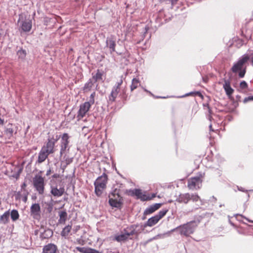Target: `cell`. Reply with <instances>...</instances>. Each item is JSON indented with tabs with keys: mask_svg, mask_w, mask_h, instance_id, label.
I'll return each mask as SVG.
<instances>
[{
	"mask_svg": "<svg viewBox=\"0 0 253 253\" xmlns=\"http://www.w3.org/2000/svg\"><path fill=\"white\" fill-rule=\"evenodd\" d=\"M251 100H253V96H250V97L246 98V99L244 100V102H247V101Z\"/></svg>",
	"mask_w": 253,
	"mask_h": 253,
	"instance_id": "cell-29",
	"label": "cell"
},
{
	"mask_svg": "<svg viewBox=\"0 0 253 253\" xmlns=\"http://www.w3.org/2000/svg\"><path fill=\"white\" fill-rule=\"evenodd\" d=\"M90 106H91V104H90V102H86L83 103L80 106L78 117L79 118L83 117L84 116L87 114V112L89 111Z\"/></svg>",
	"mask_w": 253,
	"mask_h": 253,
	"instance_id": "cell-8",
	"label": "cell"
},
{
	"mask_svg": "<svg viewBox=\"0 0 253 253\" xmlns=\"http://www.w3.org/2000/svg\"><path fill=\"white\" fill-rule=\"evenodd\" d=\"M71 228L72 227L71 226H66L64 228L62 231V233H61L62 236H63V237L67 236V235H68L69 233H70L71 230Z\"/></svg>",
	"mask_w": 253,
	"mask_h": 253,
	"instance_id": "cell-24",
	"label": "cell"
},
{
	"mask_svg": "<svg viewBox=\"0 0 253 253\" xmlns=\"http://www.w3.org/2000/svg\"><path fill=\"white\" fill-rule=\"evenodd\" d=\"M107 46L110 49H114L115 47V42L113 40L108 39L107 40Z\"/></svg>",
	"mask_w": 253,
	"mask_h": 253,
	"instance_id": "cell-26",
	"label": "cell"
},
{
	"mask_svg": "<svg viewBox=\"0 0 253 253\" xmlns=\"http://www.w3.org/2000/svg\"><path fill=\"white\" fill-rule=\"evenodd\" d=\"M194 222H191L188 223L186 225H185L183 229L181 230V233L183 235H188L190 233L193 232V230L194 229L195 224H194Z\"/></svg>",
	"mask_w": 253,
	"mask_h": 253,
	"instance_id": "cell-10",
	"label": "cell"
},
{
	"mask_svg": "<svg viewBox=\"0 0 253 253\" xmlns=\"http://www.w3.org/2000/svg\"><path fill=\"white\" fill-rule=\"evenodd\" d=\"M11 218L13 221L17 220L19 218V215L17 210H13L11 212Z\"/></svg>",
	"mask_w": 253,
	"mask_h": 253,
	"instance_id": "cell-25",
	"label": "cell"
},
{
	"mask_svg": "<svg viewBox=\"0 0 253 253\" xmlns=\"http://www.w3.org/2000/svg\"><path fill=\"white\" fill-rule=\"evenodd\" d=\"M109 203L114 208H120L123 206V198L118 193L114 192L109 196Z\"/></svg>",
	"mask_w": 253,
	"mask_h": 253,
	"instance_id": "cell-4",
	"label": "cell"
},
{
	"mask_svg": "<svg viewBox=\"0 0 253 253\" xmlns=\"http://www.w3.org/2000/svg\"><path fill=\"white\" fill-rule=\"evenodd\" d=\"M129 193L130 195L136 197L143 201L150 200L155 198L156 195L155 194L149 193L143 191L140 189H134L129 191Z\"/></svg>",
	"mask_w": 253,
	"mask_h": 253,
	"instance_id": "cell-3",
	"label": "cell"
},
{
	"mask_svg": "<svg viewBox=\"0 0 253 253\" xmlns=\"http://www.w3.org/2000/svg\"><path fill=\"white\" fill-rule=\"evenodd\" d=\"M131 235H132V233H125V234H123L117 236L116 239L118 242H122V241H124L126 240L127 239H128L129 237H131Z\"/></svg>",
	"mask_w": 253,
	"mask_h": 253,
	"instance_id": "cell-19",
	"label": "cell"
},
{
	"mask_svg": "<svg viewBox=\"0 0 253 253\" xmlns=\"http://www.w3.org/2000/svg\"><path fill=\"white\" fill-rule=\"evenodd\" d=\"M64 189L63 188H61L60 189L56 188H53L51 191L52 194L56 197L62 196L64 193Z\"/></svg>",
	"mask_w": 253,
	"mask_h": 253,
	"instance_id": "cell-17",
	"label": "cell"
},
{
	"mask_svg": "<svg viewBox=\"0 0 253 253\" xmlns=\"http://www.w3.org/2000/svg\"><path fill=\"white\" fill-rule=\"evenodd\" d=\"M168 212V210H163L160 212L157 215L155 216L154 217L150 218L147 222L145 226H155L158 222H159L161 219H162L166 214Z\"/></svg>",
	"mask_w": 253,
	"mask_h": 253,
	"instance_id": "cell-6",
	"label": "cell"
},
{
	"mask_svg": "<svg viewBox=\"0 0 253 253\" xmlns=\"http://www.w3.org/2000/svg\"><path fill=\"white\" fill-rule=\"evenodd\" d=\"M252 63H253V60H252Z\"/></svg>",
	"mask_w": 253,
	"mask_h": 253,
	"instance_id": "cell-30",
	"label": "cell"
},
{
	"mask_svg": "<svg viewBox=\"0 0 253 253\" xmlns=\"http://www.w3.org/2000/svg\"><path fill=\"white\" fill-rule=\"evenodd\" d=\"M57 246L54 244H49L43 248V253H55L57 251Z\"/></svg>",
	"mask_w": 253,
	"mask_h": 253,
	"instance_id": "cell-13",
	"label": "cell"
},
{
	"mask_svg": "<svg viewBox=\"0 0 253 253\" xmlns=\"http://www.w3.org/2000/svg\"><path fill=\"white\" fill-rule=\"evenodd\" d=\"M34 187L40 194H43L44 191V179L42 176L37 175L33 179Z\"/></svg>",
	"mask_w": 253,
	"mask_h": 253,
	"instance_id": "cell-5",
	"label": "cell"
},
{
	"mask_svg": "<svg viewBox=\"0 0 253 253\" xmlns=\"http://www.w3.org/2000/svg\"><path fill=\"white\" fill-rule=\"evenodd\" d=\"M121 82H120V83H118L115 86V87L113 88V89L112 90L111 94V100H112L113 101V100H115V98H116V97H117V96L118 94V93H119V92L120 88V87H121Z\"/></svg>",
	"mask_w": 253,
	"mask_h": 253,
	"instance_id": "cell-15",
	"label": "cell"
},
{
	"mask_svg": "<svg viewBox=\"0 0 253 253\" xmlns=\"http://www.w3.org/2000/svg\"><path fill=\"white\" fill-rule=\"evenodd\" d=\"M32 26L31 20H26L22 23L21 28L24 32H28L31 30Z\"/></svg>",
	"mask_w": 253,
	"mask_h": 253,
	"instance_id": "cell-16",
	"label": "cell"
},
{
	"mask_svg": "<svg viewBox=\"0 0 253 253\" xmlns=\"http://www.w3.org/2000/svg\"><path fill=\"white\" fill-rule=\"evenodd\" d=\"M68 136L66 134H64L62 139V148H61V151H60V154L62 155L63 153L64 152L66 149L67 148L68 143Z\"/></svg>",
	"mask_w": 253,
	"mask_h": 253,
	"instance_id": "cell-14",
	"label": "cell"
},
{
	"mask_svg": "<svg viewBox=\"0 0 253 253\" xmlns=\"http://www.w3.org/2000/svg\"><path fill=\"white\" fill-rule=\"evenodd\" d=\"M41 209L39 204H35L33 205L31 207V212L32 215H37L40 213Z\"/></svg>",
	"mask_w": 253,
	"mask_h": 253,
	"instance_id": "cell-18",
	"label": "cell"
},
{
	"mask_svg": "<svg viewBox=\"0 0 253 253\" xmlns=\"http://www.w3.org/2000/svg\"><path fill=\"white\" fill-rule=\"evenodd\" d=\"M240 87L242 89H245L247 88V84L245 82H242L240 83Z\"/></svg>",
	"mask_w": 253,
	"mask_h": 253,
	"instance_id": "cell-27",
	"label": "cell"
},
{
	"mask_svg": "<svg viewBox=\"0 0 253 253\" xmlns=\"http://www.w3.org/2000/svg\"><path fill=\"white\" fill-rule=\"evenodd\" d=\"M202 181V177L200 176H197L192 177L188 181V188L191 189H196L199 188Z\"/></svg>",
	"mask_w": 253,
	"mask_h": 253,
	"instance_id": "cell-7",
	"label": "cell"
},
{
	"mask_svg": "<svg viewBox=\"0 0 253 253\" xmlns=\"http://www.w3.org/2000/svg\"><path fill=\"white\" fill-rule=\"evenodd\" d=\"M248 60H249V57L248 56H246L237 62V63L233 66L232 68V70L233 72H237V71H238L239 70L241 69L243 65L245 63L247 62Z\"/></svg>",
	"mask_w": 253,
	"mask_h": 253,
	"instance_id": "cell-9",
	"label": "cell"
},
{
	"mask_svg": "<svg viewBox=\"0 0 253 253\" xmlns=\"http://www.w3.org/2000/svg\"><path fill=\"white\" fill-rule=\"evenodd\" d=\"M245 73H246V70H243L242 71H241L240 73H239V76L241 78H243V77H244V76H245Z\"/></svg>",
	"mask_w": 253,
	"mask_h": 253,
	"instance_id": "cell-28",
	"label": "cell"
},
{
	"mask_svg": "<svg viewBox=\"0 0 253 253\" xmlns=\"http://www.w3.org/2000/svg\"><path fill=\"white\" fill-rule=\"evenodd\" d=\"M54 145H55V141L54 140L50 139L48 141L46 145L45 146H44L41 150L38 157L39 163H42L44 161H45L48 157L49 155L53 152V150L54 149Z\"/></svg>",
	"mask_w": 253,
	"mask_h": 253,
	"instance_id": "cell-1",
	"label": "cell"
},
{
	"mask_svg": "<svg viewBox=\"0 0 253 253\" xmlns=\"http://www.w3.org/2000/svg\"><path fill=\"white\" fill-rule=\"evenodd\" d=\"M162 205L163 204H161V203H158V204H154L151 205L146 209L144 213V216H147L151 214L154 212H155L156 210L159 209Z\"/></svg>",
	"mask_w": 253,
	"mask_h": 253,
	"instance_id": "cell-11",
	"label": "cell"
},
{
	"mask_svg": "<svg viewBox=\"0 0 253 253\" xmlns=\"http://www.w3.org/2000/svg\"><path fill=\"white\" fill-rule=\"evenodd\" d=\"M79 251L82 253H91V252H98V251H96V250L91 249L89 248H80V247H77V248Z\"/></svg>",
	"mask_w": 253,
	"mask_h": 253,
	"instance_id": "cell-23",
	"label": "cell"
},
{
	"mask_svg": "<svg viewBox=\"0 0 253 253\" xmlns=\"http://www.w3.org/2000/svg\"><path fill=\"white\" fill-rule=\"evenodd\" d=\"M67 214L65 212H62L60 215V219L59 224H64L67 220Z\"/></svg>",
	"mask_w": 253,
	"mask_h": 253,
	"instance_id": "cell-22",
	"label": "cell"
},
{
	"mask_svg": "<svg viewBox=\"0 0 253 253\" xmlns=\"http://www.w3.org/2000/svg\"><path fill=\"white\" fill-rule=\"evenodd\" d=\"M107 180V176L106 174H104L98 177L95 181V192L98 197L100 196L106 189Z\"/></svg>",
	"mask_w": 253,
	"mask_h": 253,
	"instance_id": "cell-2",
	"label": "cell"
},
{
	"mask_svg": "<svg viewBox=\"0 0 253 253\" xmlns=\"http://www.w3.org/2000/svg\"><path fill=\"white\" fill-rule=\"evenodd\" d=\"M224 87L225 91L226 92V94H228V95L230 96V95H231L233 93L234 90H233V89H232V87H231L230 85V83L228 82H226L225 83Z\"/></svg>",
	"mask_w": 253,
	"mask_h": 253,
	"instance_id": "cell-20",
	"label": "cell"
},
{
	"mask_svg": "<svg viewBox=\"0 0 253 253\" xmlns=\"http://www.w3.org/2000/svg\"><path fill=\"white\" fill-rule=\"evenodd\" d=\"M101 76H102V74L100 73H97L96 75L92 79L90 80V81H89V82L86 85L84 89L88 90L89 88H90V87H92V85L94 83V82L97 81L98 80L100 79V78H101Z\"/></svg>",
	"mask_w": 253,
	"mask_h": 253,
	"instance_id": "cell-12",
	"label": "cell"
},
{
	"mask_svg": "<svg viewBox=\"0 0 253 253\" xmlns=\"http://www.w3.org/2000/svg\"><path fill=\"white\" fill-rule=\"evenodd\" d=\"M9 211H7L1 217V221L4 224H7L9 222Z\"/></svg>",
	"mask_w": 253,
	"mask_h": 253,
	"instance_id": "cell-21",
	"label": "cell"
}]
</instances>
